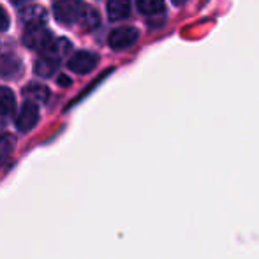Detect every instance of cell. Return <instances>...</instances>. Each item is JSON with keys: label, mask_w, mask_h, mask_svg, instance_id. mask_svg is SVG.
<instances>
[{"label": "cell", "mask_w": 259, "mask_h": 259, "mask_svg": "<svg viewBox=\"0 0 259 259\" xmlns=\"http://www.w3.org/2000/svg\"><path fill=\"white\" fill-rule=\"evenodd\" d=\"M57 65H58V60H57V58L45 57V55H42V57L39 58L37 62H35L34 71H35V74L42 76V78H48V76H52L53 72H55Z\"/></svg>", "instance_id": "13"}, {"label": "cell", "mask_w": 259, "mask_h": 259, "mask_svg": "<svg viewBox=\"0 0 259 259\" xmlns=\"http://www.w3.org/2000/svg\"><path fill=\"white\" fill-rule=\"evenodd\" d=\"M39 120V108L34 103H25L21 106L20 113L16 116V127L20 133H28L35 127Z\"/></svg>", "instance_id": "4"}, {"label": "cell", "mask_w": 259, "mask_h": 259, "mask_svg": "<svg viewBox=\"0 0 259 259\" xmlns=\"http://www.w3.org/2000/svg\"><path fill=\"white\" fill-rule=\"evenodd\" d=\"M55 41L52 32L42 25V27L27 28L23 34V45L30 50H37V52L45 53L50 48V45Z\"/></svg>", "instance_id": "1"}, {"label": "cell", "mask_w": 259, "mask_h": 259, "mask_svg": "<svg viewBox=\"0 0 259 259\" xmlns=\"http://www.w3.org/2000/svg\"><path fill=\"white\" fill-rule=\"evenodd\" d=\"M23 96L27 103H46L50 99V90L48 87L41 85V83H28L23 89Z\"/></svg>", "instance_id": "8"}, {"label": "cell", "mask_w": 259, "mask_h": 259, "mask_svg": "<svg viewBox=\"0 0 259 259\" xmlns=\"http://www.w3.org/2000/svg\"><path fill=\"white\" fill-rule=\"evenodd\" d=\"M13 152V140L7 134H0V160L7 159Z\"/></svg>", "instance_id": "15"}, {"label": "cell", "mask_w": 259, "mask_h": 259, "mask_svg": "<svg viewBox=\"0 0 259 259\" xmlns=\"http://www.w3.org/2000/svg\"><path fill=\"white\" fill-rule=\"evenodd\" d=\"M58 85H60V87H69V85H71V78H67L65 74L58 76Z\"/></svg>", "instance_id": "17"}, {"label": "cell", "mask_w": 259, "mask_h": 259, "mask_svg": "<svg viewBox=\"0 0 259 259\" xmlns=\"http://www.w3.org/2000/svg\"><path fill=\"white\" fill-rule=\"evenodd\" d=\"M138 37H140V32H138V28H134V27H118V28H115L111 34H109L108 45H109V48H111V50L120 52V50H127L129 46H133L134 42L138 41Z\"/></svg>", "instance_id": "2"}, {"label": "cell", "mask_w": 259, "mask_h": 259, "mask_svg": "<svg viewBox=\"0 0 259 259\" xmlns=\"http://www.w3.org/2000/svg\"><path fill=\"white\" fill-rule=\"evenodd\" d=\"M108 18L111 21L123 20L131 14V0H108Z\"/></svg>", "instance_id": "9"}, {"label": "cell", "mask_w": 259, "mask_h": 259, "mask_svg": "<svg viewBox=\"0 0 259 259\" xmlns=\"http://www.w3.org/2000/svg\"><path fill=\"white\" fill-rule=\"evenodd\" d=\"M171 2H173L175 6H184V4L187 2V0H171Z\"/></svg>", "instance_id": "18"}, {"label": "cell", "mask_w": 259, "mask_h": 259, "mask_svg": "<svg viewBox=\"0 0 259 259\" xmlns=\"http://www.w3.org/2000/svg\"><path fill=\"white\" fill-rule=\"evenodd\" d=\"M46 11L41 6H27L25 9L20 11V21L27 28L42 27L46 21Z\"/></svg>", "instance_id": "6"}, {"label": "cell", "mask_w": 259, "mask_h": 259, "mask_svg": "<svg viewBox=\"0 0 259 259\" xmlns=\"http://www.w3.org/2000/svg\"><path fill=\"white\" fill-rule=\"evenodd\" d=\"M7 28H9V16H7L6 9L0 6V32L7 30Z\"/></svg>", "instance_id": "16"}, {"label": "cell", "mask_w": 259, "mask_h": 259, "mask_svg": "<svg viewBox=\"0 0 259 259\" xmlns=\"http://www.w3.org/2000/svg\"><path fill=\"white\" fill-rule=\"evenodd\" d=\"M83 9L81 0H58L53 7L55 18H57L60 23H72V21H78L79 13Z\"/></svg>", "instance_id": "3"}, {"label": "cell", "mask_w": 259, "mask_h": 259, "mask_svg": "<svg viewBox=\"0 0 259 259\" xmlns=\"http://www.w3.org/2000/svg\"><path fill=\"white\" fill-rule=\"evenodd\" d=\"M71 50H72V45L67 41V39L58 37V39H55L52 45H50V48L45 52V57H52V58L60 60L62 57H65L67 53H71Z\"/></svg>", "instance_id": "11"}, {"label": "cell", "mask_w": 259, "mask_h": 259, "mask_svg": "<svg viewBox=\"0 0 259 259\" xmlns=\"http://www.w3.org/2000/svg\"><path fill=\"white\" fill-rule=\"evenodd\" d=\"M99 64V57L92 52H78L71 57L69 60V69L78 74H87V72L92 71L96 65Z\"/></svg>", "instance_id": "5"}, {"label": "cell", "mask_w": 259, "mask_h": 259, "mask_svg": "<svg viewBox=\"0 0 259 259\" xmlns=\"http://www.w3.org/2000/svg\"><path fill=\"white\" fill-rule=\"evenodd\" d=\"M136 6L143 14H159L164 11V0H136Z\"/></svg>", "instance_id": "14"}, {"label": "cell", "mask_w": 259, "mask_h": 259, "mask_svg": "<svg viewBox=\"0 0 259 259\" xmlns=\"http://www.w3.org/2000/svg\"><path fill=\"white\" fill-rule=\"evenodd\" d=\"M23 69L21 60L14 53L0 55V78H14Z\"/></svg>", "instance_id": "7"}, {"label": "cell", "mask_w": 259, "mask_h": 259, "mask_svg": "<svg viewBox=\"0 0 259 259\" xmlns=\"http://www.w3.org/2000/svg\"><path fill=\"white\" fill-rule=\"evenodd\" d=\"M14 4H23V2H27V0H13Z\"/></svg>", "instance_id": "19"}, {"label": "cell", "mask_w": 259, "mask_h": 259, "mask_svg": "<svg viewBox=\"0 0 259 259\" xmlns=\"http://www.w3.org/2000/svg\"><path fill=\"white\" fill-rule=\"evenodd\" d=\"M78 23L83 30H94V28H97L101 23L99 13H97L92 6H83L81 13H79V18H78Z\"/></svg>", "instance_id": "10"}, {"label": "cell", "mask_w": 259, "mask_h": 259, "mask_svg": "<svg viewBox=\"0 0 259 259\" xmlns=\"http://www.w3.org/2000/svg\"><path fill=\"white\" fill-rule=\"evenodd\" d=\"M14 106H16V101H14L13 90L7 87H0V116L11 115L14 111Z\"/></svg>", "instance_id": "12"}]
</instances>
